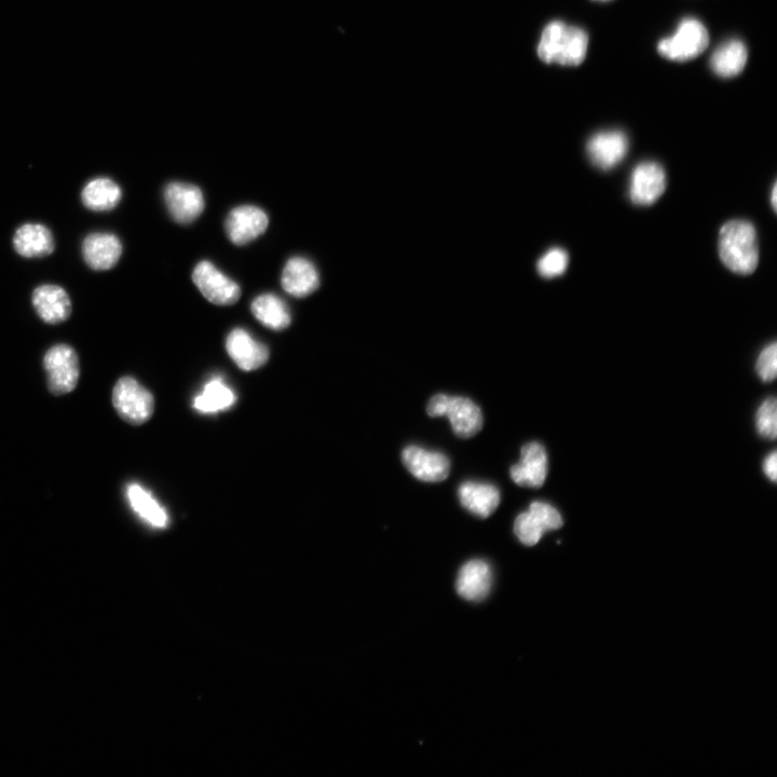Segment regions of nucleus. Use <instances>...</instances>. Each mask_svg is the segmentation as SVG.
<instances>
[{"label": "nucleus", "mask_w": 777, "mask_h": 777, "mask_svg": "<svg viewBox=\"0 0 777 777\" xmlns=\"http://www.w3.org/2000/svg\"><path fill=\"white\" fill-rule=\"evenodd\" d=\"M719 255L735 274H753L759 262L757 233L752 223L736 220L722 226L719 234Z\"/></svg>", "instance_id": "nucleus-1"}, {"label": "nucleus", "mask_w": 777, "mask_h": 777, "mask_svg": "<svg viewBox=\"0 0 777 777\" xmlns=\"http://www.w3.org/2000/svg\"><path fill=\"white\" fill-rule=\"evenodd\" d=\"M589 36L576 26L555 21L545 27L538 54L545 63L580 65L588 52Z\"/></svg>", "instance_id": "nucleus-2"}, {"label": "nucleus", "mask_w": 777, "mask_h": 777, "mask_svg": "<svg viewBox=\"0 0 777 777\" xmlns=\"http://www.w3.org/2000/svg\"><path fill=\"white\" fill-rule=\"evenodd\" d=\"M427 412L430 417H447L461 439L473 438L484 425L481 408L468 398L436 394L430 400Z\"/></svg>", "instance_id": "nucleus-3"}, {"label": "nucleus", "mask_w": 777, "mask_h": 777, "mask_svg": "<svg viewBox=\"0 0 777 777\" xmlns=\"http://www.w3.org/2000/svg\"><path fill=\"white\" fill-rule=\"evenodd\" d=\"M113 405L119 417L132 426L145 424L155 411L153 394L132 377L118 380L113 391Z\"/></svg>", "instance_id": "nucleus-4"}, {"label": "nucleus", "mask_w": 777, "mask_h": 777, "mask_svg": "<svg viewBox=\"0 0 777 777\" xmlns=\"http://www.w3.org/2000/svg\"><path fill=\"white\" fill-rule=\"evenodd\" d=\"M710 43L705 26L698 20L686 19L671 38L661 40L658 50L666 59L686 62L698 58Z\"/></svg>", "instance_id": "nucleus-5"}, {"label": "nucleus", "mask_w": 777, "mask_h": 777, "mask_svg": "<svg viewBox=\"0 0 777 777\" xmlns=\"http://www.w3.org/2000/svg\"><path fill=\"white\" fill-rule=\"evenodd\" d=\"M48 377V388L53 395H65L73 392L79 381L80 367L77 352L68 345L50 348L44 358Z\"/></svg>", "instance_id": "nucleus-6"}, {"label": "nucleus", "mask_w": 777, "mask_h": 777, "mask_svg": "<svg viewBox=\"0 0 777 777\" xmlns=\"http://www.w3.org/2000/svg\"><path fill=\"white\" fill-rule=\"evenodd\" d=\"M193 281L202 295L217 306L234 305L241 296L240 286L207 261L196 266Z\"/></svg>", "instance_id": "nucleus-7"}, {"label": "nucleus", "mask_w": 777, "mask_h": 777, "mask_svg": "<svg viewBox=\"0 0 777 777\" xmlns=\"http://www.w3.org/2000/svg\"><path fill=\"white\" fill-rule=\"evenodd\" d=\"M402 460L406 469L422 482H443L451 471V462L444 454L416 445L404 449Z\"/></svg>", "instance_id": "nucleus-8"}, {"label": "nucleus", "mask_w": 777, "mask_h": 777, "mask_svg": "<svg viewBox=\"0 0 777 777\" xmlns=\"http://www.w3.org/2000/svg\"><path fill=\"white\" fill-rule=\"evenodd\" d=\"M666 174L657 162H643L633 170L630 198L636 206L648 207L664 194Z\"/></svg>", "instance_id": "nucleus-9"}, {"label": "nucleus", "mask_w": 777, "mask_h": 777, "mask_svg": "<svg viewBox=\"0 0 777 777\" xmlns=\"http://www.w3.org/2000/svg\"><path fill=\"white\" fill-rule=\"evenodd\" d=\"M268 225L269 218L262 209L242 206L228 214L225 228L231 242L245 245L262 236Z\"/></svg>", "instance_id": "nucleus-10"}, {"label": "nucleus", "mask_w": 777, "mask_h": 777, "mask_svg": "<svg viewBox=\"0 0 777 777\" xmlns=\"http://www.w3.org/2000/svg\"><path fill=\"white\" fill-rule=\"evenodd\" d=\"M165 201L173 220L179 224L195 222L204 210L201 189L192 184H169L165 190Z\"/></svg>", "instance_id": "nucleus-11"}, {"label": "nucleus", "mask_w": 777, "mask_h": 777, "mask_svg": "<svg viewBox=\"0 0 777 777\" xmlns=\"http://www.w3.org/2000/svg\"><path fill=\"white\" fill-rule=\"evenodd\" d=\"M549 461L545 448L537 442L526 444L522 448L521 461L511 468V477L515 484L539 488L547 480Z\"/></svg>", "instance_id": "nucleus-12"}, {"label": "nucleus", "mask_w": 777, "mask_h": 777, "mask_svg": "<svg viewBox=\"0 0 777 777\" xmlns=\"http://www.w3.org/2000/svg\"><path fill=\"white\" fill-rule=\"evenodd\" d=\"M32 303L38 317L48 324H60L72 315L70 296L56 284L38 286L33 293Z\"/></svg>", "instance_id": "nucleus-13"}, {"label": "nucleus", "mask_w": 777, "mask_h": 777, "mask_svg": "<svg viewBox=\"0 0 777 777\" xmlns=\"http://www.w3.org/2000/svg\"><path fill=\"white\" fill-rule=\"evenodd\" d=\"M586 149L593 165L608 171L617 167L629 152V139L622 131L601 132L593 136Z\"/></svg>", "instance_id": "nucleus-14"}, {"label": "nucleus", "mask_w": 777, "mask_h": 777, "mask_svg": "<svg viewBox=\"0 0 777 777\" xmlns=\"http://www.w3.org/2000/svg\"><path fill=\"white\" fill-rule=\"evenodd\" d=\"M226 349L229 357L245 372L258 370L269 360L267 347L242 329H236L228 335Z\"/></svg>", "instance_id": "nucleus-15"}, {"label": "nucleus", "mask_w": 777, "mask_h": 777, "mask_svg": "<svg viewBox=\"0 0 777 777\" xmlns=\"http://www.w3.org/2000/svg\"><path fill=\"white\" fill-rule=\"evenodd\" d=\"M85 263L95 271L114 268L122 255L120 239L111 233H93L81 245Z\"/></svg>", "instance_id": "nucleus-16"}, {"label": "nucleus", "mask_w": 777, "mask_h": 777, "mask_svg": "<svg viewBox=\"0 0 777 777\" xmlns=\"http://www.w3.org/2000/svg\"><path fill=\"white\" fill-rule=\"evenodd\" d=\"M281 284L286 293L297 298H304L318 290L320 285L319 272L308 259L293 257L283 269Z\"/></svg>", "instance_id": "nucleus-17"}, {"label": "nucleus", "mask_w": 777, "mask_h": 777, "mask_svg": "<svg viewBox=\"0 0 777 777\" xmlns=\"http://www.w3.org/2000/svg\"><path fill=\"white\" fill-rule=\"evenodd\" d=\"M12 243L16 252L24 258H44L56 249L51 230L38 223H27L19 227Z\"/></svg>", "instance_id": "nucleus-18"}, {"label": "nucleus", "mask_w": 777, "mask_h": 777, "mask_svg": "<svg viewBox=\"0 0 777 777\" xmlns=\"http://www.w3.org/2000/svg\"><path fill=\"white\" fill-rule=\"evenodd\" d=\"M493 572L481 560H474L463 566L457 579V592L469 602H481L492 590Z\"/></svg>", "instance_id": "nucleus-19"}, {"label": "nucleus", "mask_w": 777, "mask_h": 777, "mask_svg": "<svg viewBox=\"0 0 777 777\" xmlns=\"http://www.w3.org/2000/svg\"><path fill=\"white\" fill-rule=\"evenodd\" d=\"M461 506L481 518H487L498 509L501 497L499 489L488 483L468 481L458 489Z\"/></svg>", "instance_id": "nucleus-20"}, {"label": "nucleus", "mask_w": 777, "mask_h": 777, "mask_svg": "<svg viewBox=\"0 0 777 777\" xmlns=\"http://www.w3.org/2000/svg\"><path fill=\"white\" fill-rule=\"evenodd\" d=\"M122 198L120 186L108 177L91 180L81 192L84 206L93 212H106L115 209Z\"/></svg>", "instance_id": "nucleus-21"}, {"label": "nucleus", "mask_w": 777, "mask_h": 777, "mask_svg": "<svg viewBox=\"0 0 777 777\" xmlns=\"http://www.w3.org/2000/svg\"><path fill=\"white\" fill-rule=\"evenodd\" d=\"M254 317L270 330L282 331L288 329L291 324V313L276 295L264 294L254 299L252 303Z\"/></svg>", "instance_id": "nucleus-22"}, {"label": "nucleus", "mask_w": 777, "mask_h": 777, "mask_svg": "<svg viewBox=\"0 0 777 777\" xmlns=\"http://www.w3.org/2000/svg\"><path fill=\"white\" fill-rule=\"evenodd\" d=\"M747 62V49L738 39H731L721 45L713 54L711 66L720 77L738 76L744 70Z\"/></svg>", "instance_id": "nucleus-23"}, {"label": "nucleus", "mask_w": 777, "mask_h": 777, "mask_svg": "<svg viewBox=\"0 0 777 777\" xmlns=\"http://www.w3.org/2000/svg\"><path fill=\"white\" fill-rule=\"evenodd\" d=\"M131 508L149 525L165 528L169 517L151 493L138 484H131L127 489Z\"/></svg>", "instance_id": "nucleus-24"}, {"label": "nucleus", "mask_w": 777, "mask_h": 777, "mask_svg": "<svg viewBox=\"0 0 777 777\" xmlns=\"http://www.w3.org/2000/svg\"><path fill=\"white\" fill-rule=\"evenodd\" d=\"M236 394L221 379H213L195 399L194 407L202 414L226 411L236 403Z\"/></svg>", "instance_id": "nucleus-25"}, {"label": "nucleus", "mask_w": 777, "mask_h": 777, "mask_svg": "<svg viewBox=\"0 0 777 777\" xmlns=\"http://www.w3.org/2000/svg\"><path fill=\"white\" fill-rule=\"evenodd\" d=\"M514 531L518 540L528 545V547L536 545L544 534V530L529 512H524L517 516L514 523Z\"/></svg>", "instance_id": "nucleus-26"}, {"label": "nucleus", "mask_w": 777, "mask_h": 777, "mask_svg": "<svg viewBox=\"0 0 777 777\" xmlns=\"http://www.w3.org/2000/svg\"><path fill=\"white\" fill-rule=\"evenodd\" d=\"M568 264L569 256L565 250L552 249L541 257L538 271L544 278L560 277L567 270Z\"/></svg>", "instance_id": "nucleus-27"}, {"label": "nucleus", "mask_w": 777, "mask_h": 777, "mask_svg": "<svg viewBox=\"0 0 777 777\" xmlns=\"http://www.w3.org/2000/svg\"><path fill=\"white\" fill-rule=\"evenodd\" d=\"M776 400L769 398L758 408L756 427L762 438L775 440L777 433Z\"/></svg>", "instance_id": "nucleus-28"}, {"label": "nucleus", "mask_w": 777, "mask_h": 777, "mask_svg": "<svg viewBox=\"0 0 777 777\" xmlns=\"http://www.w3.org/2000/svg\"><path fill=\"white\" fill-rule=\"evenodd\" d=\"M528 512L535 517V520L544 530L547 531L560 529L563 526V518L549 503L536 501L530 504Z\"/></svg>", "instance_id": "nucleus-29"}, {"label": "nucleus", "mask_w": 777, "mask_h": 777, "mask_svg": "<svg viewBox=\"0 0 777 777\" xmlns=\"http://www.w3.org/2000/svg\"><path fill=\"white\" fill-rule=\"evenodd\" d=\"M756 371L759 377L770 383L776 377L777 371V346L776 343H772L763 349L757 360Z\"/></svg>", "instance_id": "nucleus-30"}, {"label": "nucleus", "mask_w": 777, "mask_h": 777, "mask_svg": "<svg viewBox=\"0 0 777 777\" xmlns=\"http://www.w3.org/2000/svg\"><path fill=\"white\" fill-rule=\"evenodd\" d=\"M776 460H777L776 452H773L766 458L765 463H763V471H765L766 475L773 483L776 482V477H777Z\"/></svg>", "instance_id": "nucleus-31"}, {"label": "nucleus", "mask_w": 777, "mask_h": 777, "mask_svg": "<svg viewBox=\"0 0 777 777\" xmlns=\"http://www.w3.org/2000/svg\"><path fill=\"white\" fill-rule=\"evenodd\" d=\"M776 194H777V188H776V185H774V187L772 189V199H771L772 206H773L774 210H776V207H777V204H776L777 196H776Z\"/></svg>", "instance_id": "nucleus-32"}, {"label": "nucleus", "mask_w": 777, "mask_h": 777, "mask_svg": "<svg viewBox=\"0 0 777 777\" xmlns=\"http://www.w3.org/2000/svg\"><path fill=\"white\" fill-rule=\"evenodd\" d=\"M601 2H609V0H601Z\"/></svg>", "instance_id": "nucleus-33"}]
</instances>
